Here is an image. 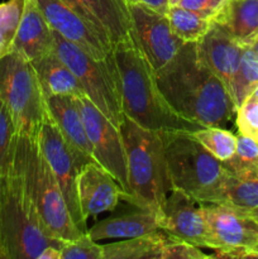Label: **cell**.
<instances>
[{
    "label": "cell",
    "mask_w": 258,
    "mask_h": 259,
    "mask_svg": "<svg viewBox=\"0 0 258 259\" xmlns=\"http://www.w3.org/2000/svg\"><path fill=\"white\" fill-rule=\"evenodd\" d=\"M39 259H61V248L50 247L42 253Z\"/></svg>",
    "instance_id": "d590c367"
},
{
    "label": "cell",
    "mask_w": 258,
    "mask_h": 259,
    "mask_svg": "<svg viewBox=\"0 0 258 259\" xmlns=\"http://www.w3.org/2000/svg\"><path fill=\"white\" fill-rule=\"evenodd\" d=\"M128 169V194L123 197L134 207L149 210L158 218L174 189L166 159L163 133L141 126L124 115L119 124Z\"/></svg>",
    "instance_id": "3957f363"
},
{
    "label": "cell",
    "mask_w": 258,
    "mask_h": 259,
    "mask_svg": "<svg viewBox=\"0 0 258 259\" xmlns=\"http://www.w3.org/2000/svg\"><path fill=\"white\" fill-rule=\"evenodd\" d=\"M125 4H141L144 7H148L151 9L157 10L159 13H163L167 14V10H168L169 3L168 0H123Z\"/></svg>",
    "instance_id": "e575fe53"
},
{
    "label": "cell",
    "mask_w": 258,
    "mask_h": 259,
    "mask_svg": "<svg viewBox=\"0 0 258 259\" xmlns=\"http://www.w3.org/2000/svg\"><path fill=\"white\" fill-rule=\"evenodd\" d=\"M250 47H252L253 50H254V52L257 53V55H258V38H257V39L254 40V42H253V45L250 46Z\"/></svg>",
    "instance_id": "74e56055"
},
{
    "label": "cell",
    "mask_w": 258,
    "mask_h": 259,
    "mask_svg": "<svg viewBox=\"0 0 258 259\" xmlns=\"http://www.w3.org/2000/svg\"><path fill=\"white\" fill-rule=\"evenodd\" d=\"M62 243L46 228L19 171L0 177V259H39Z\"/></svg>",
    "instance_id": "277c9868"
},
{
    "label": "cell",
    "mask_w": 258,
    "mask_h": 259,
    "mask_svg": "<svg viewBox=\"0 0 258 259\" xmlns=\"http://www.w3.org/2000/svg\"><path fill=\"white\" fill-rule=\"evenodd\" d=\"M258 86V55L250 46H244L237 73L233 80L230 95L235 106H239Z\"/></svg>",
    "instance_id": "484cf974"
},
{
    "label": "cell",
    "mask_w": 258,
    "mask_h": 259,
    "mask_svg": "<svg viewBox=\"0 0 258 259\" xmlns=\"http://www.w3.org/2000/svg\"><path fill=\"white\" fill-rule=\"evenodd\" d=\"M18 132L9 109L0 99V177L9 176L14 168Z\"/></svg>",
    "instance_id": "83f0119b"
},
{
    "label": "cell",
    "mask_w": 258,
    "mask_h": 259,
    "mask_svg": "<svg viewBox=\"0 0 258 259\" xmlns=\"http://www.w3.org/2000/svg\"><path fill=\"white\" fill-rule=\"evenodd\" d=\"M121 110L141 126L159 132H194L200 124L182 118L169 105L157 82L156 71L133 33L113 45Z\"/></svg>",
    "instance_id": "7a4b0ae2"
},
{
    "label": "cell",
    "mask_w": 258,
    "mask_h": 259,
    "mask_svg": "<svg viewBox=\"0 0 258 259\" xmlns=\"http://www.w3.org/2000/svg\"><path fill=\"white\" fill-rule=\"evenodd\" d=\"M225 168L230 172L248 171V169L258 168V142L245 137L243 134H237V149L232 158L223 162Z\"/></svg>",
    "instance_id": "f546056e"
},
{
    "label": "cell",
    "mask_w": 258,
    "mask_h": 259,
    "mask_svg": "<svg viewBox=\"0 0 258 259\" xmlns=\"http://www.w3.org/2000/svg\"><path fill=\"white\" fill-rule=\"evenodd\" d=\"M159 230L158 218L149 210L137 207V210L109 217L95 223L88 234L94 240L132 239L144 237Z\"/></svg>",
    "instance_id": "ffe728a7"
},
{
    "label": "cell",
    "mask_w": 258,
    "mask_h": 259,
    "mask_svg": "<svg viewBox=\"0 0 258 259\" xmlns=\"http://www.w3.org/2000/svg\"><path fill=\"white\" fill-rule=\"evenodd\" d=\"M167 233L157 230L152 234L103 245V259H161Z\"/></svg>",
    "instance_id": "cb8c5ba5"
},
{
    "label": "cell",
    "mask_w": 258,
    "mask_h": 259,
    "mask_svg": "<svg viewBox=\"0 0 258 259\" xmlns=\"http://www.w3.org/2000/svg\"><path fill=\"white\" fill-rule=\"evenodd\" d=\"M180 2H181V0H168L169 5H177Z\"/></svg>",
    "instance_id": "f35d334b"
},
{
    "label": "cell",
    "mask_w": 258,
    "mask_h": 259,
    "mask_svg": "<svg viewBox=\"0 0 258 259\" xmlns=\"http://www.w3.org/2000/svg\"><path fill=\"white\" fill-rule=\"evenodd\" d=\"M172 30L184 43H199L211 28L212 20L204 18L181 5H169L167 10Z\"/></svg>",
    "instance_id": "d4e9b609"
},
{
    "label": "cell",
    "mask_w": 258,
    "mask_h": 259,
    "mask_svg": "<svg viewBox=\"0 0 258 259\" xmlns=\"http://www.w3.org/2000/svg\"><path fill=\"white\" fill-rule=\"evenodd\" d=\"M47 109L57 125L61 136L67 143L80 167L95 162L90 141L86 133L77 98L70 95H55L46 98Z\"/></svg>",
    "instance_id": "2e32d148"
},
{
    "label": "cell",
    "mask_w": 258,
    "mask_h": 259,
    "mask_svg": "<svg viewBox=\"0 0 258 259\" xmlns=\"http://www.w3.org/2000/svg\"><path fill=\"white\" fill-rule=\"evenodd\" d=\"M225 0H181L179 5L204 18L214 20Z\"/></svg>",
    "instance_id": "836d02e7"
},
{
    "label": "cell",
    "mask_w": 258,
    "mask_h": 259,
    "mask_svg": "<svg viewBox=\"0 0 258 259\" xmlns=\"http://www.w3.org/2000/svg\"><path fill=\"white\" fill-rule=\"evenodd\" d=\"M14 167L22 175L28 194L50 234L58 240L81 237L83 233L71 218L62 190L40 149L38 138L18 136Z\"/></svg>",
    "instance_id": "5b68a950"
},
{
    "label": "cell",
    "mask_w": 258,
    "mask_h": 259,
    "mask_svg": "<svg viewBox=\"0 0 258 259\" xmlns=\"http://www.w3.org/2000/svg\"><path fill=\"white\" fill-rule=\"evenodd\" d=\"M238 133L258 142V98L250 95L235 111Z\"/></svg>",
    "instance_id": "1f68e13d"
},
{
    "label": "cell",
    "mask_w": 258,
    "mask_h": 259,
    "mask_svg": "<svg viewBox=\"0 0 258 259\" xmlns=\"http://www.w3.org/2000/svg\"><path fill=\"white\" fill-rule=\"evenodd\" d=\"M86 15L116 43L132 33L128 7L123 0H63Z\"/></svg>",
    "instance_id": "44dd1931"
},
{
    "label": "cell",
    "mask_w": 258,
    "mask_h": 259,
    "mask_svg": "<svg viewBox=\"0 0 258 259\" xmlns=\"http://www.w3.org/2000/svg\"><path fill=\"white\" fill-rule=\"evenodd\" d=\"M132 33L154 71L166 66L185 45L172 30L167 14L141 4H126Z\"/></svg>",
    "instance_id": "4fadbf2b"
},
{
    "label": "cell",
    "mask_w": 258,
    "mask_h": 259,
    "mask_svg": "<svg viewBox=\"0 0 258 259\" xmlns=\"http://www.w3.org/2000/svg\"><path fill=\"white\" fill-rule=\"evenodd\" d=\"M207 248L217 258H258V222L244 210L202 202Z\"/></svg>",
    "instance_id": "9c48e42d"
},
{
    "label": "cell",
    "mask_w": 258,
    "mask_h": 259,
    "mask_svg": "<svg viewBox=\"0 0 258 259\" xmlns=\"http://www.w3.org/2000/svg\"><path fill=\"white\" fill-rule=\"evenodd\" d=\"M252 95L255 96V98H258V86L254 89V91H253V93H252Z\"/></svg>",
    "instance_id": "ab89813d"
},
{
    "label": "cell",
    "mask_w": 258,
    "mask_h": 259,
    "mask_svg": "<svg viewBox=\"0 0 258 259\" xmlns=\"http://www.w3.org/2000/svg\"><path fill=\"white\" fill-rule=\"evenodd\" d=\"M190 133L219 161H228L235 153L237 136L222 126H201Z\"/></svg>",
    "instance_id": "4316f807"
},
{
    "label": "cell",
    "mask_w": 258,
    "mask_h": 259,
    "mask_svg": "<svg viewBox=\"0 0 258 259\" xmlns=\"http://www.w3.org/2000/svg\"><path fill=\"white\" fill-rule=\"evenodd\" d=\"M77 195L83 217H96L113 211L121 199L118 182L96 162L81 167L77 176Z\"/></svg>",
    "instance_id": "9a60e30c"
},
{
    "label": "cell",
    "mask_w": 258,
    "mask_h": 259,
    "mask_svg": "<svg viewBox=\"0 0 258 259\" xmlns=\"http://www.w3.org/2000/svg\"><path fill=\"white\" fill-rule=\"evenodd\" d=\"M13 51L30 62L55 51L53 29L46 20L37 0H24L22 17L13 40Z\"/></svg>",
    "instance_id": "e0dca14e"
},
{
    "label": "cell",
    "mask_w": 258,
    "mask_h": 259,
    "mask_svg": "<svg viewBox=\"0 0 258 259\" xmlns=\"http://www.w3.org/2000/svg\"><path fill=\"white\" fill-rule=\"evenodd\" d=\"M197 45L206 65L225 83L230 93L244 46L230 37L229 33L214 20L209 32Z\"/></svg>",
    "instance_id": "ac0fdd59"
},
{
    "label": "cell",
    "mask_w": 258,
    "mask_h": 259,
    "mask_svg": "<svg viewBox=\"0 0 258 259\" xmlns=\"http://www.w3.org/2000/svg\"><path fill=\"white\" fill-rule=\"evenodd\" d=\"M38 142L62 190L63 197L73 223L85 234L89 229L86 225V218L81 212L77 195V176L81 167L73 157L71 149L68 148L63 137L61 136L50 113L46 114L38 134Z\"/></svg>",
    "instance_id": "7c38bea8"
},
{
    "label": "cell",
    "mask_w": 258,
    "mask_h": 259,
    "mask_svg": "<svg viewBox=\"0 0 258 259\" xmlns=\"http://www.w3.org/2000/svg\"><path fill=\"white\" fill-rule=\"evenodd\" d=\"M61 259H103V245L86 233L72 240H63Z\"/></svg>",
    "instance_id": "4dcf8cb0"
},
{
    "label": "cell",
    "mask_w": 258,
    "mask_h": 259,
    "mask_svg": "<svg viewBox=\"0 0 258 259\" xmlns=\"http://www.w3.org/2000/svg\"><path fill=\"white\" fill-rule=\"evenodd\" d=\"M169 177L174 187L199 201L225 172L222 161L202 147L190 132H162Z\"/></svg>",
    "instance_id": "52a82bcc"
},
{
    "label": "cell",
    "mask_w": 258,
    "mask_h": 259,
    "mask_svg": "<svg viewBox=\"0 0 258 259\" xmlns=\"http://www.w3.org/2000/svg\"><path fill=\"white\" fill-rule=\"evenodd\" d=\"M24 0L0 3V58L13 51V40L22 17Z\"/></svg>",
    "instance_id": "f1b7e54d"
},
{
    "label": "cell",
    "mask_w": 258,
    "mask_h": 259,
    "mask_svg": "<svg viewBox=\"0 0 258 259\" xmlns=\"http://www.w3.org/2000/svg\"><path fill=\"white\" fill-rule=\"evenodd\" d=\"M156 77L172 109L187 120L223 128L235 115L237 106L229 90L206 65L197 43H185L156 71Z\"/></svg>",
    "instance_id": "6da1fadb"
},
{
    "label": "cell",
    "mask_w": 258,
    "mask_h": 259,
    "mask_svg": "<svg viewBox=\"0 0 258 259\" xmlns=\"http://www.w3.org/2000/svg\"><path fill=\"white\" fill-rule=\"evenodd\" d=\"M200 202H214L234 209L250 211L258 207V168L230 172L224 175L215 186L199 199Z\"/></svg>",
    "instance_id": "d6986e66"
},
{
    "label": "cell",
    "mask_w": 258,
    "mask_h": 259,
    "mask_svg": "<svg viewBox=\"0 0 258 259\" xmlns=\"http://www.w3.org/2000/svg\"><path fill=\"white\" fill-rule=\"evenodd\" d=\"M53 35L55 53L75 73L85 91L86 98L119 128L124 114L121 110L113 53L105 60H95L77 46L63 39L55 30Z\"/></svg>",
    "instance_id": "ba28073f"
},
{
    "label": "cell",
    "mask_w": 258,
    "mask_h": 259,
    "mask_svg": "<svg viewBox=\"0 0 258 259\" xmlns=\"http://www.w3.org/2000/svg\"><path fill=\"white\" fill-rule=\"evenodd\" d=\"M207 255L199 249V247L167 234L166 242L162 248L161 259H207Z\"/></svg>",
    "instance_id": "d6a6232c"
},
{
    "label": "cell",
    "mask_w": 258,
    "mask_h": 259,
    "mask_svg": "<svg viewBox=\"0 0 258 259\" xmlns=\"http://www.w3.org/2000/svg\"><path fill=\"white\" fill-rule=\"evenodd\" d=\"M37 2L50 27L63 39L77 46L95 60H105L111 55L110 37L80 10L63 0Z\"/></svg>",
    "instance_id": "8fae6325"
},
{
    "label": "cell",
    "mask_w": 258,
    "mask_h": 259,
    "mask_svg": "<svg viewBox=\"0 0 258 259\" xmlns=\"http://www.w3.org/2000/svg\"><path fill=\"white\" fill-rule=\"evenodd\" d=\"M159 229L192 245L207 248V228L202 202L182 190L174 189L158 215Z\"/></svg>",
    "instance_id": "5bb4252c"
},
{
    "label": "cell",
    "mask_w": 258,
    "mask_h": 259,
    "mask_svg": "<svg viewBox=\"0 0 258 259\" xmlns=\"http://www.w3.org/2000/svg\"><path fill=\"white\" fill-rule=\"evenodd\" d=\"M86 133L96 163L115 179L121 190V199L128 194V169L123 138L114 125L86 96L77 98Z\"/></svg>",
    "instance_id": "30bf717a"
},
{
    "label": "cell",
    "mask_w": 258,
    "mask_h": 259,
    "mask_svg": "<svg viewBox=\"0 0 258 259\" xmlns=\"http://www.w3.org/2000/svg\"><path fill=\"white\" fill-rule=\"evenodd\" d=\"M46 98L55 95L86 96L75 73L58 57L55 51L32 62Z\"/></svg>",
    "instance_id": "603a6c76"
},
{
    "label": "cell",
    "mask_w": 258,
    "mask_h": 259,
    "mask_svg": "<svg viewBox=\"0 0 258 259\" xmlns=\"http://www.w3.org/2000/svg\"><path fill=\"white\" fill-rule=\"evenodd\" d=\"M214 22L242 46L258 38V0H225Z\"/></svg>",
    "instance_id": "7402d4cb"
},
{
    "label": "cell",
    "mask_w": 258,
    "mask_h": 259,
    "mask_svg": "<svg viewBox=\"0 0 258 259\" xmlns=\"http://www.w3.org/2000/svg\"><path fill=\"white\" fill-rule=\"evenodd\" d=\"M248 212H249V214L252 215V217L254 218V219L257 220V222H258V207H257V209H253V210H250V211H248Z\"/></svg>",
    "instance_id": "8d00e7d4"
},
{
    "label": "cell",
    "mask_w": 258,
    "mask_h": 259,
    "mask_svg": "<svg viewBox=\"0 0 258 259\" xmlns=\"http://www.w3.org/2000/svg\"><path fill=\"white\" fill-rule=\"evenodd\" d=\"M0 99L12 114L18 136L38 138L48 113L46 96L32 62L14 51L0 58Z\"/></svg>",
    "instance_id": "8992f818"
}]
</instances>
